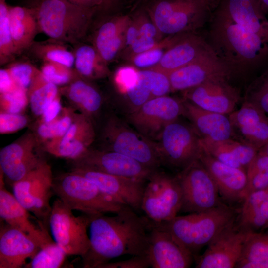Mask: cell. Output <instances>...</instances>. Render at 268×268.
<instances>
[{"mask_svg":"<svg viewBox=\"0 0 268 268\" xmlns=\"http://www.w3.org/2000/svg\"><path fill=\"white\" fill-rule=\"evenodd\" d=\"M176 176L182 193L181 211L189 213L202 212L224 205L220 201L213 178L199 159L180 171Z\"/></svg>","mask_w":268,"mask_h":268,"instance_id":"12","label":"cell"},{"mask_svg":"<svg viewBox=\"0 0 268 268\" xmlns=\"http://www.w3.org/2000/svg\"><path fill=\"white\" fill-rule=\"evenodd\" d=\"M143 0V1H145V2H146V1H148V0Z\"/></svg>","mask_w":268,"mask_h":268,"instance_id":"62","label":"cell"},{"mask_svg":"<svg viewBox=\"0 0 268 268\" xmlns=\"http://www.w3.org/2000/svg\"><path fill=\"white\" fill-rule=\"evenodd\" d=\"M27 117L21 114L1 112L0 114V133L7 134L23 128L27 124Z\"/></svg>","mask_w":268,"mask_h":268,"instance_id":"49","label":"cell"},{"mask_svg":"<svg viewBox=\"0 0 268 268\" xmlns=\"http://www.w3.org/2000/svg\"><path fill=\"white\" fill-rule=\"evenodd\" d=\"M6 68L15 82L27 90L33 80L41 72L35 66L27 62H12Z\"/></svg>","mask_w":268,"mask_h":268,"instance_id":"45","label":"cell"},{"mask_svg":"<svg viewBox=\"0 0 268 268\" xmlns=\"http://www.w3.org/2000/svg\"><path fill=\"white\" fill-rule=\"evenodd\" d=\"M267 232H268V231H267Z\"/></svg>","mask_w":268,"mask_h":268,"instance_id":"63","label":"cell"},{"mask_svg":"<svg viewBox=\"0 0 268 268\" xmlns=\"http://www.w3.org/2000/svg\"><path fill=\"white\" fill-rule=\"evenodd\" d=\"M95 136L93 125L90 119L86 115L78 116L74 118L69 129L56 144L46 146V151L58 146L70 142H83L90 145L93 141Z\"/></svg>","mask_w":268,"mask_h":268,"instance_id":"36","label":"cell"},{"mask_svg":"<svg viewBox=\"0 0 268 268\" xmlns=\"http://www.w3.org/2000/svg\"><path fill=\"white\" fill-rule=\"evenodd\" d=\"M73 116L69 111L65 110L64 115L58 118L57 124L56 136L50 140L46 146L57 144L69 129L73 121Z\"/></svg>","mask_w":268,"mask_h":268,"instance_id":"51","label":"cell"},{"mask_svg":"<svg viewBox=\"0 0 268 268\" xmlns=\"http://www.w3.org/2000/svg\"><path fill=\"white\" fill-rule=\"evenodd\" d=\"M20 86L12 77L7 68L0 70V94L14 91Z\"/></svg>","mask_w":268,"mask_h":268,"instance_id":"53","label":"cell"},{"mask_svg":"<svg viewBox=\"0 0 268 268\" xmlns=\"http://www.w3.org/2000/svg\"><path fill=\"white\" fill-rule=\"evenodd\" d=\"M217 8L245 30L268 38V20L258 0H221Z\"/></svg>","mask_w":268,"mask_h":268,"instance_id":"27","label":"cell"},{"mask_svg":"<svg viewBox=\"0 0 268 268\" xmlns=\"http://www.w3.org/2000/svg\"><path fill=\"white\" fill-rule=\"evenodd\" d=\"M212 50L208 42L194 33L182 34L151 68L169 74Z\"/></svg>","mask_w":268,"mask_h":268,"instance_id":"25","label":"cell"},{"mask_svg":"<svg viewBox=\"0 0 268 268\" xmlns=\"http://www.w3.org/2000/svg\"><path fill=\"white\" fill-rule=\"evenodd\" d=\"M9 6L6 0H0V64L10 63L18 55L15 49L9 22Z\"/></svg>","mask_w":268,"mask_h":268,"instance_id":"37","label":"cell"},{"mask_svg":"<svg viewBox=\"0 0 268 268\" xmlns=\"http://www.w3.org/2000/svg\"><path fill=\"white\" fill-rule=\"evenodd\" d=\"M146 255L152 268H187L194 259L170 232L151 220Z\"/></svg>","mask_w":268,"mask_h":268,"instance_id":"17","label":"cell"},{"mask_svg":"<svg viewBox=\"0 0 268 268\" xmlns=\"http://www.w3.org/2000/svg\"><path fill=\"white\" fill-rule=\"evenodd\" d=\"M62 93L79 107L86 116H93L101 109L103 99L99 92L85 79L77 77L61 89Z\"/></svg>","mask_w":268,"mask_h":268,"instance_id":"32","label":"cell"},{"mask_svg":"<svg viewBox=\"0 0 268 268\" xmlns=\"http://www.w3.org/2000/svg\"><path fill=\"white\" fill-rule=\"evenodd\" d=\"M150 263L147 255H134L128 259L115 262H107L98 268H147Z\"/></svg>","mask_w":268,"mask_h":268,"instance_id":"50","label":"cell"},{"mask_svg":"<svg viewBox=\"0 0 268 268\" xmlns=\"http://www.w3.org/2000/svg\"><path fill=\"white\" fill-rule=\"evenodd\" d=\"M200 137L193 127L178 119L168 124L154 142L161 165L180 171L199 159Z\"/></svg>","mask_w":268,"mask_h":268,"instance_id":"8","label":"cell"},{"mask_svg":"<svg viewBox=\"0 0 268 268\" xmlns=\"http://www.w3.org/2000/svg\"><path fill=\"white\" fill-rule=\"evenodd\" d=\"M199 159L213 178L221 196L229 201L244 200L247 194L246 170L220 162L202 149Z\"/></svg>","mask_w":268,"mask_h":268,"instance_id":"23","label":"cell"},{"mask_svg":"<svg viewBox=\"0 0 268 268\" xmlns=\"http://www.w3.org/2000/svg\"><path fill=\"white\" fill-rule=\"evenodd\" d=\"M28 102L27 89L22 87L9 92L0 94L1 112L20 114Z\"/></svg>","mask_w":268,"mask_h":268,"instance_id":"44","label":"cell"},{"mask_svg":"<svg viewBox=\"0 0 268 268\" xmlns=\"http://www.w3.org/2000/svg\"><path fill=\"white\" fill-rule=\"evenodd\" d=\"M139 38L137 22L134 17L131 18L128 25L125 40L124 49L129 48Z\"/></svg>","mask_w":268,"mask_h":268,"instance_id":"55","label":"cell"},{"mask_svg":"<svg viewBox=\"0 0 268 268\" xmlns=\"http://www.w3.org/2000/svg\"><path fill=\"white\" fill-rule=\"evenodd\" d=\"M32 8L39 32L50 39L73 44L85 37L98 10L81 7L65 0H40Z\"/></svg>","mask_w":268,"mask_h":268,"instance_id":"4","label":"cell"},{"mask_svg":"<svg viewBox=\"0 0 268 268\" xmlns=\"http://www.w3.org/2000/svg\"><path fill=\"white\" fill-rule=\"evenodd\" d=\"M245 98L268 116V67L250 84Z\"/></svg>","mask_w":268,"mask_h":268,"instance_id":"41","label":"cell"},{"mask_svg":"<svg viewBox=\"0 0 268 268\" xmlns=\"http://www.w3.org/2000/svg\"><path fill=\"white\" fill-rule=\"evenodd\" d=\"M214 11L208 42L232 71L256 67L268 58V38L243 28L218 8Z\"/></svg>","mask_w":268,"mask_h":268,"instance_id":"2","label":"cell"},{"mask_svg":"<svg viewBox=\"0 0 268 268\" xmlns=\"http://www.w3.org/2000/svg\"><path fill=\"white\" fill-rule=\"evenodd\" d=\"M130 18L128 15L114 16L102 23L96 30L93 45L107 64L124 49L125 34Z\"/></svg>","mask_w":268,"mask_h":268,"instance_id":"29","label":"cell"},{"mask_svg":"<svg viewBox=\"0 0 268 268\" xmlns=\"http://www.w3.org/2000/svg\"><path fill=\"white\" fill-rule=\"evenodd\" d=\"M184 115L183 100L167 95L152 98L126 115V120L135 130L155 142L164 127Z\"/></svg>","mask_w":268,"mask_h":268,"instance_id":"13","label":"cell"},{"mask_svg":"<svg viewBox=\"0 0 268 268\" xmlns=\"http://www.w3.org/2000/svg\"><path fill=\"white\" fill-rule=\"evenodd\" d=\"M160 41L153 38L139 37L127 49L128 58L130 59L134 55L145 52L153 48Z\"/></svg>","mask_w":268,"mask_h":268,"instance_id":"52","label":"cell"},{"mask_svg":"<svg viewBox=\"0 0 268 268\" xmlns=\"http://www.w3.org/2000/svg\"><path fill=\"white\" fill-rule=\"evenodd\" d=\"M236 214L231 208L223 205L213 209L154 224L170 232L194 256L208 245L223 231L234 223Z\"/></svg>","mask_w":268,"mask_h":268,"instance_id":"3","label":"cell"},{"mask_svg":"<svg viewBox=\"0 0 268 268\" xmlns=\"http://www.w3.org/2000/svg\"><path fill=\"white\" fill-rule=\"evenodd\" d=\"M52 189L54 194L69 208L86 214H115L126 206L74 171L53 178Z\"/></svg>","mask_w":268,"mask_h":268,"instance_id":"5","label":"cell"},{"mask_svg":"<svg viewBox=\"0 0 268 268\" xmlns=\"http://www.w3.org/2000/svg\"><path fill=\"white\" fill-rule=\"evenodd\" d=\"M213 12L219 5L221 0H202Z\"/></svg>","mask_w":268,"mask_h":268,"instance_id":"59","label":"cell"},{"mask_svg":"<svg viewBox=\"0 0 268 268\" xmlns=\"http://www.w3.org/2000/svg\"><path fill=\"white\" fill-rule=\"evenodd\" d=\"M9 22L13 42L17 54L29 49L39 31L32 8L9 6Z\"/></svg>","mask_w":268,"mask_h":268,"instance_id":"30","label":"cell"},{"mask_svg":"<svg viewBox=\"0 0 268 268\" xmlns=\"http://www.w3.org/2000/svg\"><path fill=\"white\" fill-rule=\"evenodd\" d=\"M41 249L29 236L5 223L0 229V268H20Z\"/></svg>","mask_w":268,"mask_h":268,"instance_id":"24","label":"cell"},{"mask_svg":"<svg viewBox=\"0 0 268 268\" xmlns=\"http://www.w3.org/2000/svg\"><path fill=\"white\" fill-rule=\"evenodd\" d=\"M27 91L31 110L37 116L42 115L48 105L59 95L57 85L47 80L41 72L33 80Z\"/></svg>","mask_w":268,"mask_h":268,"instance_id":"34","label":"cell"},{"mask_svg":"<svg viewBox=\"0 0 268 268\" xmlns=\"http://www.w3.org/2000/svg\"><path fill=\"white\" fill-rule=\"evenodd\" d=\"M126 99V115L139 108L152 99L150 90L139 76L137 83L124 94Z\"/></svg>","mask_w":268,"mask_h":268,"instance_id":"46","label":"cell"},{"mask_svg":"<svg viewBox=\"0 0 268 268\" xmlns=\"http://www.w3.org/2000/svg\"><path fill=\"white\" fill-rule=\"evenodd\" d=\"M91 215L75 216L72 210L60 199L52 205L49 221V229L53 240L67 255L83 257L90 247L87 234Z\"/></svg>","mask_w":268,"mask_h":268,"instance_id":"10","label":"cell"},{"mask_svg":"<svg viewBox=\"0 0 268 268\" xmlns=\"http://www.w3.org/2000/svg\"><path fill=\"white\" fill-rule=\"evenodd\" d=\"M232 71L212 50L168 74L171 92L183 91L214 78L229 77Z\"/></svg>","mask_w":268,"mask_h":268,"instance_id":"16","label":"cell"},{"mask_svg":"<svg viewBox=\"0 0 268 268\" xmlns=\"http://www.w3.org/2000/svg\"><path fill=\"white\" fill-rule=\"evenodd\" d=\"M73 4L89 8L100 9L104 0H65Z\"/></svg>","mask_w":268,"mask_h":268,"instance_id":"57","label":"cell"},{"mask_svg":"<svg viewBox=\"0 0 268 268\" xmlns=\"http://www.w3.org/2000/svg\"><path fill=\"white\" fill-rule=\"evenodd\" d=\"M139 80V70L134 66L119 67L114 76V82L118 91L122 94L134 86Z\"/></svg>","mask_w":268,"mask_h":268,"instance_id":"47","label":"cell"},{"mask_svg":"<svg viewBox=\"0 0 268 268\" xmlns=\"http://www.w3.org/2000/svg\"><path fill=\"white\" fill-rule=\"evenodd\" d=\"M112 216L91 215L90 247L82 257V267L98 268L124 255H146L150 220L125 206Z\"/></svg>","mask_w":268,"mask_h":268,"instance_id":"1","label":"cell"},{"mask_svg":"<svg viewBox=\"0 0 268 268\" xmlns=\"http://www.w3.org/2000/svg\"><path fill=\"white\" fill-rule=\"evenodd\" d=\"M203 151L228 165L246 170L259 150L234 138L213 140L200 137Z\"/></svg>","mask_w":268,"mask_h":268,"instance_id":"28","label":"cell"},{"mask_svg":"<svg viewBox=\"0 0 268 268\" xmlns=\"http://www.w3.org/2000/svg\"><path fill=\"white\" fill-rule=\"evenodd\" d=\"M138 26L139 37L153 38L161 40L162 34L144 8L138 10L134 16Z\"/></svg>","mask_w":268,"mask_h":268,"instance_id":"48","label":"cell"},{"mask_svg":"<svg viewBox=\"0 0 268 268\" xmlns=\"http://www.w3.org/2000/svg\"><path fill=\"white\" fill-rule=\"evenodd\" d=\"M258 153L268 156V142L259 150Z\"/></svg>","mask_w":268,"mask_h":268,"instance_id":"61","label":"cell"},{"mask_svg":"<svg viewBox=\"0 0 268 268\" xmlns=\"http://www.w3.org/2000/svg\"><path fill=\"white\" fill-rule=\"evenodd\" d=\"M65 44L50 39L45 41L34 42L30 48L33 54L43 62H56L71 67L74 64V52Z\"/></svg>","mask_w":268,"mask_h":268,"instance_id":"35","label":"cell"},{"mask_svg":"<svg viewBox=\"0 0 268 268\" xmlns=\"http://www.w3.org/2000/svg\"><path fill=\"white\" fill-rule=\"evenodd\" d=\"M62 108L59 95L46 107L42 115L43 121L50 122L57 118Z\"/></svg>","mask_w":268,"mask_h":268,"instance_id":"56","label":"cell"},{"mask_svg":"<svg viewBox=\"0 0 268 268\" xmlns=\"http://www.w3.org/2000/svg\"><path fill=\"white\" fill-rule=\"evenodd\" d=\"M260 6L264 12L268 11V0H258Z\"/></svg>","mask_w":268,"mask_h":268,"instance_id":"60","label":"cell"},{"mask_svg":"<svg viewBox=\"0 0 268 268\" xmlns=\"http://www.w3.org/2000/svg\"><path fill=\"white\" fill-rule=\"evenodd\" d=\"M236 268H268V232H249Z\"/></svg>","mask_w":268,"mask_h":268,"instance_id":"33","label":"cell"},{"mask_svg":"<svg viewBox=\"0 0 268 268\" xmlns=\"http://www.w3.org/2000/svg\"><path fill=\"white\" fill-rule=\"evenodd\" d=\"M73 171L91 180L103 192L120 204L135 211L141 210L147 180L113 175L83 168H74Z\"/></svg>","mask_w":268,"mask_h":268,"instance_id":"19","label":"cell"},{"mask_svg":"<svg viewBox=\"0 0 268 268\" xmlns=\"http://www.w3.org/2000/svg\"><path fill=\"white\" fill-rule=\"evenodd\" d=\"M183 100L184 115L191 121L200 137L213 140L233 138V131L229 116L201 109ZM199 135V134H198Z\"/></svg>","mask_w":268,"mask_h":268,"instance_id":"26","label":"cell"},{"mask_svg":"<svg viewBox=\"0 0 268 268\" xmlns=\"http://www.w3.org/2000/svg\"><path fill=\"white\" fill-rule=\"evenodd\" d=\"M58 118L50 122H43L37 128L38 135L43 139L50 140L55 138Z\"/></svg>","mask_w":268,"mask_h":268,"instance_id":"54","label":"cell"},{"mask_svg":"<svg viewBox=\"0 0 268 268\" xmlns=\"http://www.w3.org/2000/svg\"><path fill=\"white\" fill-rule=\"evenodd\" d=\"M73 52L75 70L80 77L93 80L104 77L109 73L108 64L93 45L79 44Z\"/></svg>","mask_w":268,"mask_h":268,"instance_id":"31","label":"cell"},{"mask_svg":"<svg viewBox=\"0 0 268 268\" xmlns=\"http://www.w3.org/2000/svg\"><path fill=\"white\" fill-rule=\"evenodd\" d=\"M74 168L90 169L144 180H147L156 170L124 154L105 150H88L82 156L74 160Z\"/></svg>","mask_w":268,"mask_h":268,"instance_id":"15","label":"cell"},{"mask_svg":"<svg viewBox=\"0 0 268 268\" xmlns=\"http://www.w3.org/2000/svg\"><path fill=\"white\" fill-rule=\"evenodd\" d=\"M233 138L259 150L268 141V116L253 103L245 101L229 114Z\"/></svg>","mask_w":268,"mask_h":268,"instance_id":"21","label":"cell"},{"mask_svg":"<svg viewBox=\"0 0 268 268\" xmlns=\"http://www.w3.org/2000/svg\"><path fill=\"white\" fill-rule=\"evenodd\" d=\"M124 0H104L102 5L100 9L109 12L114 10L122 4Z\"/></svg>","mask_w":268,"mask_h":268,"instance_id":"58","label":"cell"},{"mask_svg":"<svg viewBox=\"0 0 268 268\" xmlns=\"http://www.w3.org/2000/svg\"><path fill=\"white\" fill-rule=\"evenodd\" d=\"M40 71L47 80L56 85L68 84L79 77L75 69L56 62H43Z\"/></svg>","mask_w":268,"mask_h":268,"instance_id":"43","label":"cell"},{"mask_svg":"<svg viewBox=\"0 0 268 268\" xmlns=\"http://www.w3.org/2000/svg\"><path fill=\"white\" fill-rule=\"evenodd\" d=\"M144 7L162 35L194 33L211 18L202 0H149Z\"/></svg>","mask_w":268,"mask_h":268,"instance_id":"6","label":"cell"},{"mask_svg":"<svg viewBox=\"0 0 268 268\" xmlns=\"http://www.w3.org/2000/svg\"><path fill=\"white\" fill-rule=\"evenodd\" d=\"M53 181L51 167L44 161L12 186L17 201L48 231L52 208L50 201L54 194Z\"/></svg>","mask_w":268,"mask_h":268,"instance_id":"11","label":"cell"},{"mask_svg":"<svg viewBox=\"0 0 268 268\" xmlns=\"http://www.w3.org/2000/svg\"><path fill=\"white\" fill-rule=\"evenodd\" d=\"M35 146V138L29 134L0 150V171L12 186L45 161Z\"/></svg>","mask_w":268,"mask_h":268,"instance_id":"20","label":"cell"},{"mask_svg":"<svg viewBox=\"0 0 268 268\" xmlns=\"http://www.w3.org/2000/svg\"><path fill=\"white\" fill-rule=\"evenodd\" d=\"M105 150L113 151L131 157L152 169L161 166L155 142L135 130L126 120L112 116L103 130Z\"/></svg>","mask_w":268,"mask_h":268,"instance_id":"7","label":"cell"},{"mask_svg":"<svg viewBox=\"0 0 268 268\" xmlns=\"http://www.w3.org/2000/svg\"><path fill=\"white\" fill-rule=\"evenodd\" d=\"M246 173L247 195L250 192L268 188V156L258 153L247 166Z\"/></svg>","mask_w":268,"mask_h":268,"instance_id":"39","label":"cell"},{"mask_svg":"<svg viewBox=\"0 0 268 268\" xmlns=\"http://www.w3.org/2000/svg\"><path fill=\"white\" fill-rule=\"evenodd\" d=\"M139 75L150 90L152 98L167 95L171 92L168 74L149 68L139 70Z\"/></svg>","mask_w":268,"mask_h":268,"instance_id":"42","label":"cell"},{"mask_svg":"<svg viewBox=\"0 0 268 268\" xmlns=\"http://www.w3.org/2000/svg\"><path fill=\"white\" fill-rule=\"evenodd\" d=\"M250 231L234 224L219 234L196 258V268H233L241 258Z\"/></svg>","mask_w":268,"mask_h":268,"instance_id":"14","label":"cell"},{"mask_svg":"<svg viewBox=\"0 0 268 268\" xmlns=\"http://www.w3.org/2000/svg\"><path fill=\"white\" fill-rule=\"evenodd\" d=\"M3 176L2 172V174L1 173L0 183L1 219L29 236L41 248L53 242L54 240L51 238L48 231L40 225L37 226L31 220L29 212L19 203L13 194L6 189L3 181Z\"/></svg>","mask_w":268,"mask_h":268,"instance_id":"22","label":"cell"},{"mask_svg":"<svg viewBox=\"0 0 268 268\" xmlns=\"http://www.w3.org/2000/svg\"><path fill=\"white\" fill-rule=\"evenodd\" d=\"M182 205L181 188L176 176L158 169L146 181L141 210L154 222L170 220L181 211Z\"/></svg>","mask_w":268,"mask_h":268,"instance_id":"9","label":"cell"},{"mask_svg":"<svg viewBox=\"0 0 268 268\" xmlns=\"http://www.w3.org/2000/svg\"><path fill=\"white\" fill-rule=\"evenodd\" d=\"M181 34L168 36L162 39L153 48L134 55L130 58L133 66L139 68L147 69L156 66L167 50L179 38Z\"/></svg>","mask_w":268,"mask_h":268,"instance_id":"40","label":"cell"},{"mask_svg":"<svg viewBox=\"0 0 268 268\" xmlns=\"http://www.w3.org/2000/svg\"><path fill=\"white\" fill-rule=\"evenodd\" d=\"M229 77L214 78L182 91L183 99L206 110L229 114L235 110L239 96L228 83Z\"/></svg>","mask_w":268,"mask_h":268,"instance_id":"18","label":"cell"},{"mask_svg":"<svg viewBox=\"0 0 268 268\" xmlns=\"http://www.w3.org/2000/svg\"><path fill=\"white\" fill-rule=\"evenodd\" d=\"M67 255L54 241L41 248L24 267L26 268H58Z\"/></svg>","mask_w":268,"mask_h":268,"instance_id":"38","label":"cell"}]
</instances>
